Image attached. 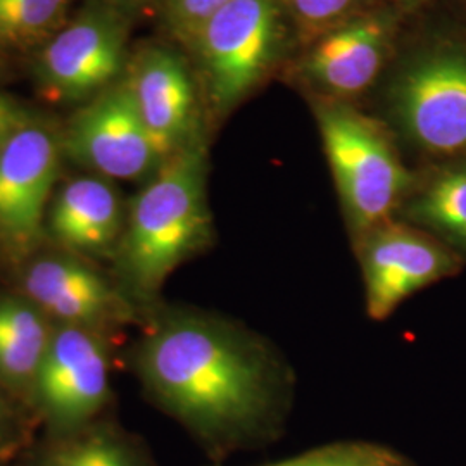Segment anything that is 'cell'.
Listing matches in <instances>:
<instances>
[{
    "mask_svg": "<svg viewBox=\"0 0 466 466\" xmlns=\"http://www.w3.org/2000/svg\"><path fill=\"white\" fill-rule=\"evenodd\" d=\"M137 365L169 411L206 433L248 429L265 415L275 389L263 350L206 318L157 323L142 340Z\"/></svg>",
    "mask_w": 466,
    "mask_h": 466,
    "instance_id": "1",
    "label": "cell"
},
{
    "mask_svg": "<svg viewBox=\"0 0 466 466\" xmlns=\"http://www.w3.org/2000/svg\"><path fill=\"white\" fill-rule=\"evenodd\" d=\"M206 171V150L192 142L167 157L135 198L121 238V263L140 296H156L177 268L209 244Z\"/></svg>",
    "mask_w": 466,
    "mask_h": 466,
    "instance_id": "2",
    "label": "cell"
},
{
    "mask_svg": "<svg viewBox=\"0 0 466 466\" xmlns=\"http://www.w3.org/2000/svg\"><path fill=\"white\" fill-rule=\"evenodd\" d=\"M318 128L354 238L392 221L411 187L382 128L346 102L319 99Z\"/></svg>",
    "mask_w": 466,
    "mask_h": 466,
    "instance_id": "3",
    "label": "cell"
},
{
    "mask_svg": "<svg viewBox=\"0 0 466 466\" xmlns=\"http://www.w3.org/2000/svg\"><path fill=\"white\" fill-rule=\"evenodd\" d=\"M285 42L280 0H232L192 38L208 99L230 111L277 63Z\"/></svg>",
    "mask_w": 466,
    "mask_h": 466,
    "instance_id": "4",
    "label": "cell"
},
{
    "mask_svg": "<svg viewBox=\"0 0 466 466\" xmlns=\"http://www.w3.org/2000/svg\"><path fill=\"white\" fill-rule=\"evenodd\" d=\"M404 135L432 154L466 150V50L429 52L404 67L390 90Z\"/></svg>",
    "mask_w": 466,
    "mask_h": 466,
    "instance_id": "5",
    "label": "cell"
},
{
    "mask_svg": "<svg viewBox=\"0 0 466 466\" xmlns=\"http://www.w3.org/2000/svg\"><path fill=\"white\" fill-rule=\"evenodd\" d=\"M127 26L116 11L94 5L85 9L44 47L36 73L46 97L78 102L107 88L125 59Z\"/></svg>",
    "mask_w": 466,
    "mask_h": 466,
    "instance_id": "6",
    "label": "cell"
},
{
    "mask_svg": "<svg viewBox=\"0 0 466 466\" xmlns=\"http://www.w3.org/2000/svg\"><path fill=\"white\" fill-rule=\"evenodd\" d=\"M358 249L373 319L392 315L402 300L454 275L461 265L452 248L394 219L358 240Z\"/></svg>",
    "mask_w": 466,
    "mask_h": 466,
    "instance_id": "7",
    "label": "cell"
},
{
    "mask_svg": "<svg viewBox=\"0 0 466 466\" xmlns=\"http://www.w3.org/2000/svg\"><path fill=\"white\" fill-rule=\"evenodd\" d=\"M66 150L106 178L137 180L165 163L156 149L128 82L107 86L71 119Z\"/></svg>",
    "mask_w": 466,
    "mask_h": 466,
    "instance_id": "8",
    "label": "cell"
},
{
    "mask_svg": "<svg viewBox=\"0 0 466 466\" xmlns=\"http://www.w3.org/2000/svg\"><path fill=\"white\" fill-rule=\"evenodd\" d=\"M61 146L46 127L25 123L0 144V238L32 249L59 171Z\"/></svg>",
    "mask_w": 466,
    "mask_h": 466,
    "instance_id": "9",
    "label": "cell"
},
{
    "mask_svg": "<svg viewBox=\"0 0 466 466\" xmlns=\"http://www.w3.org/2000/svg\"><path fill=\"white\" fill-rule=\"evenodd\" d=\"M396 17L387 11L350 16L318 35L298 73L321 99L340 100L367 92L392 50Z\"/></svg>",
    "mask_w": 466,
    "mask_h": 466,
    "instance_id": "10",
    "label": "cell"
},
{
    "mask_svg": "<svg viewBox=\"0 0 466 466\" xmlns=\"http://www.w3.org/2000/svg\"><path fill=\"white\" fill-rule=\"evenodd\" d=\"M40 408L63 425L96 415L109 396V360L92 329L61 325L34 383Z\"/></svg>",
    "mask_w": 466,
    "mask_h": 466,
    "instance_id": "11",
    "label": "cell"
},
{
    "mask_svg": "<svg viewBox=\"0 0 466 466\" xmlns=\"http://www.w3.org/2000/svg\"><path fill=\"white\" fill-rule=\"evenodd\" d=\"M127 82L140 117L165 161L196 142V90L188 69L175 52L147 50Z\"/></svg>",
    "mask_w": 466,
    "mask_h": 466,
    "instance_id": "12",
    "label": "cell"
},
{
    "mask_svg": "<svg viewBox=\"0 0 466 466\" xmlns=\"http://www.w3.org/2000/svg\"><path fill=\"white\" fill-rule=\"evenodd\" d=\"M23 287L28 300L63 325L94 329L121 309V300L109 283L69 258L35 261L25 273Z\"/></svg>",
    "mask_w": 466,
    "mask_h": 466,
    "instance_id": "13",
    "label": "cell"
},
{
    "mask_svg": "<svg viewBox=\"0 0 466 466\" xmlns=\"http://www.w3.org/2000/svg\"><path fill=\"white\" fill-rule=\"evenodd\" d=\"M52 237L69 249L96 252L115 244L123 228L115 187L96 177L65 185L52 204Z\"/></svg>",
    "mask_w": 466,
    "mask_h": 466,
    "instance_id": "14",
    "label": "cell"
},
{
    "mask_svg": "<svg viewBox=\"0 0 466 466\" xmlns=\"http://www.w3.org/2000/svg\"><path fill=\"white\" fill-rule=\"evenodd\" d=\"M32 300L0 299V379L9 385L34 383L54 330Z\"/></svg>",
    "mask_w": 466,
    "mask_h": 466,
    "instance_id": "15",
    "label": "cell"
},
{
    "mask_svg": "<svg viewBox=\"0 0 466 466\" xmlns=\"http://www.w3.org/2000/svg\"><path fill=\"white\" fill-rule=\"evenodd\" d=\"M415 225L466 252V165L442 169L404 208Z\"/></svg>",
    "mask_w": 466,
    "mask_h": 466,
    "instance_id": "16",
    "label": "cell"
},
{
    "mask_svg": "<svg viewBox=\"0 0 466 466\" xmlns=\"http://www.w3.org/2000/svg\"><path fill=\"white\" fill-rule=\"evenodd\" d=\"M71 0H0V44L32 47L61 30Z\"/></svg>",
    "mask_w": 466,
    "mask_h": 466,
    "instance_id": "17",
    "label": "cell"
},
{
    "mask_svg": "<svg viewBox=\"0 0 466 466\" xmlns=\"http://www.w3.org/2000/svg\"><path fill=\"white\" fill-rule=\"evenodd\" d=\"M46 466H144L134 452L106 435H92L56 451Z\"/></svg>",
    "mask_w": 466,
    "mask_h": 466,
    "instance_id": "18",
    "label": "cell"
},
{
    "mask_svg": "<svg viewBox=\"0 0 466 466\" xmlns=\"http://www.w3.org/2000/svg\"><path fill=\"white\" fill-rule=\"evenodd\" d=\"M268 466H411L394 451L373 444H337Z\"/></svg>",
    "mask_w": 466,
    "mask_h": 466,
    "instance_id": "19",
    "label": "cell"
},
{
    "mask_svg": "<svg viewBox=\"0 0 466 466\" xmlns=\"http://www.w3.org/2000/svg\"><path fill=\"white\" fill-rule=\"evenodd\" d=\"M300 26L321 35L350 17L356 0H283Z\"/></svg>",
    "mask_w": 466,
    "mask_h": 466,
    "instance_id": "20",
    "label": "cell"
},
{
    "mask_svg": "<svg viewBox=\"0 0 466 466\" xmlns=\"http://www.w3.org/2000/svg\"><path fill=\"white\" fill-rule=\"evenodd\" d=\"M230 2L232 0H167V16L177 34L187 42H192L202 25Z\"/></svg>",
    "mask_w": 466,
    "mask_h": 466,
    "instance_id": "21",
    "label": "cell"
},
{
    "mask_svg": "<svg viewBox=\"0 0 466 466\" xmlns=\"http://www.w3.org/2000/svg\"><path fill=\"white\" fill-rule=\"evenodd\" d=\"M26 121L28 119L25 116V113L17 109L11 100L0 97V144L13 132H16L19 127H23Z\"/></svg>",
    "mask_w": 466,
    "mask_h": 466,
    "instance_id": "22",
    "label": "cell"
}]
</instances>
